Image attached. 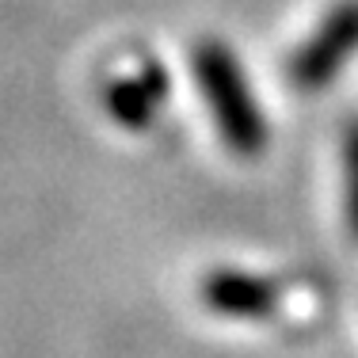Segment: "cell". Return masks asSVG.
<instances>
[{
	"label": "cell",
	"instance_id": "3",
	"mask_svg": "<svg viewBox=\"0 0 358 358\" xmlns=\"http://www.w3.org/2000/svg\"><path fill=\"white\" fill-rule=\"evenodd\" d=\"M202 305L233 320H263L278 309V289L259 275L214 271L202 278Z\"/></svg>",
	"mask_w": 358,
	"mask_h": 358
},
{
	"label": "cell",
	"instance_id": "1",
	"mask_svg": "<svg viewBox=\"0 0 358 358\" xmlns=\"http://www.w3.org/2000/svg\"><path fill=\"white\" fill-rule=\"evenodd\" d=\"M194 76H199V92L206 99L214 126L221 141L236 152V157H259L267 149V122L255 103L248 76L236 65L233 50L225 42H199L194 50Z\"/></svg>",
	"mask_w": 358,
	"mask_h": 358
},
{
	"label": "cell",
	"instance_id": "4",
	"mask_svg": "<svg viewBox=\"0 0 358 358\" xmlns=\"http://www.w3.org/2000/svg\"><path fill=\"white\" fill-rule=\"evenodd\" d=\"M164 96H168V73L152 62V65H145L141 76H134V80L110 84L107 88V110L118 126H126V130H145V126L152 122V115H157V107L164 103Z\"/></svg>",
	"mask_w": 358,
	"mask_h": 358
},
{
	"label": "cell",
	"instance_id": "5",
	"mask_svg": "<svg viewBox=\"0 0 358 358\" xmlns=\"http://www.w3.org/2000/svg\"><path fill=\"white\" fill-rule=\"evenodd\" d=\"M343 179H347V225L358 236V118L343 134Z\"/></svg>",
	"mask_w": 358,
	"mask_h": 358
},
{
	"label": "cell",
	"instance_id": "2",
	"mask_svg": "<svg viewBox=\"0 0 358 358\" xmlns=\"http://www.w3.org/2000/svg\"><path fill=\"white\" fill-rule=\"evenodd\" d=\"M358 50V0H343L289 57V80L301 92H320Z\"/></svg>",
	"mask_w": 358,
	"mask_h": 358
}]
</instances>
